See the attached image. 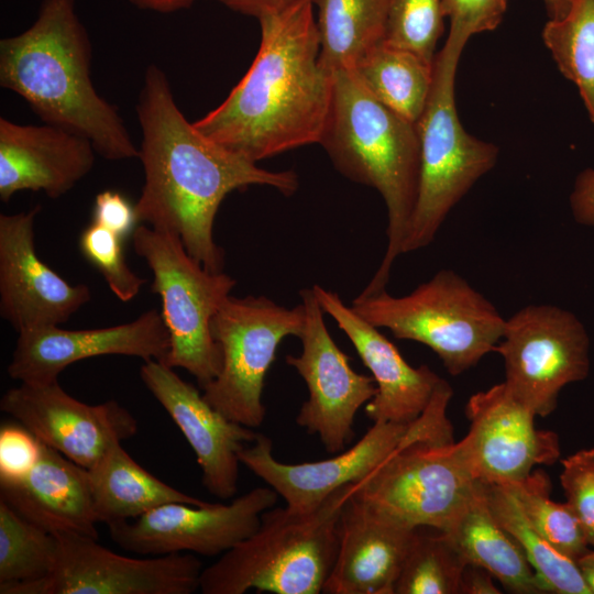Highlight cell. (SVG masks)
Masks as SVG:
<instances>
[{
	"instance_id": "cell-1",
	"label": "cell",
	"mask_w": 594,
	"mask_h": 594,
	"mask_svg": "<svg viewBox=\"0 0 594 594\" xmlns=\"http://www.w3.org/2000/svg\"><path fill=\"white\" fill-rule=\"evenodd\" d=\"M136 113L144 169L134 206L138 222L176 234L206 270L221 272L224 253L213 240V222L227 195L262 185L290 196L299 186L297 174L261 168L205 136L179 110L165 73L156 65L145 70Z\"/></svg>"
},
{
	"instance_id": "cell-2",
	"label": "cell",
	"mask_w": 594,
	"mask_h": 594,
	"mask_svg": "<svg viewBox=\"0 0 594 594\" xmlns=\"http://www.w3.org/2000/svg\"><path fill=\"white\" fill-rule=\"evenodd\" d=\"M314 0L261 16V43L226 100L194 125L253 162L319 143L332 101Z\"/></svg>"
},
{
	"instance_id": "cell-3",
	"label": "cell",
	"mask_w": 594,
	"mask_h": 594,
	"mask_svg": "<svg viewBox=\"0 0 594 594\" xmlns=\"http://www.w3.org/2000/svg\"><path fill=\"white\" fill-rule=\"evenodd\" d=\"M90 63L75 0H42L30 28L0 41V85L45 123L88 139L107 160L139 157L117 108L95 89Z\"/></svg>"
},
{
	"instance_id": "cell-4",
	"label": "cell",
	"mask_w": 594,
	"mask_h": 594,
	"mask_svg": "<svg viewBox=\"0 0 594 594\" xmlns=\"http://www.w3.org/2000/svg\"><path fill=\"white\" fill-rule=\"evenodd\" d=\"M332 101L319 144L352 182L376 189L387 209V246L362 296L386 288L416 207L420 144L416 123L375 99L351 69L332 72Z\"/></svg>"
},
{
	"instance_id": "cell-5",
	"label": "cell",
	"mask_w": 594,
	"mask_h": 594,
	"mask_svg": "<svg viewBox=\"0 0 594 594\" xmlns=\"http://www.w3.org/2000/svg\"><path fill=\"white\" fill-rule=\"evenodd\" d=\"M351 485L332 493L310 513L286 506L265 510L251 536L204 568L199 591L321 593L337 557L340 514Z\"/></svg>"
},
{
	"instance_id": "cell-6",
	"label": "cell",
	"mask_w": 594,
	"mask_h": 594,
	"mask_svg": "<svg viewBox=\"0 0 594 594\" xmlns=\"http://www.w3.org/2000/svg\"><path fill=\"white\" fill-rule=\"evenodd\" d=\"M466 43V38L449 33L435 57L430 96L416 123L419 187L403 254L429 245L452 208L498 158V147L468 133L458 116L455 76Z\"/></svg>"
},
{
	"instance_id": "cell-7",
	"label": "cell",
	"mask_w": 594,
	"mask_h": 594,
	"mask_svg": "<svg viewBox=\"0 0 594 594\" xmlns=\"http://www.w3.org/2000/svg\"><path fill=\"white\" fill-rule=\"evenodd\" d=\"M351 308L397 339L427 345L453 376L495 351L506 322L484 295L452 270L439 271L405 296H392L386 289L359 295Z\"/></svg>"
},
{
	"instance_id": "cell-8",
	"label": "cell",
	"mask_w": 594,
	"mask_h": 594,
	"mask_svg": "<svg viewBox=\"0 0 594 594\" xmlns=\"http://www.w3.org/2000/svg\"><path fill=\"white\" fill-rule=\"evenodd\" d=\"M480 481L462 440L436 439L424 416L375 470L351 485L354 496L414 529L444 532L475 494Z\"/></svg>"
},
{
	"instance_id": "cell-9",
	"label": "cell",
	"mask_w": 594,
	"mask_h": 594,
	"mask_svg": "<svg viewBox=\"0 0 594 594\" xmlns=\"http://www.w3.org/2000/svg\"><path fill=\"white\" fill-rule=\"evenodd\" d=\"M132 240L135 253L153 273L152 292L162 299L161 315L169 334L163 363L186 370L204 388L222 366L211 321L237 280L222 271L206 270L174 233L138 226Z\"/></svg>"
},
{
	"instance_id": "cell-10",
	"label": "cell",
	"mask_w": 594,
	"mask_h": 594,
	"mask_svg": "<svg viewBox=\"0 0 594 594\" xmlns=\"http://www.w3.org/2000/svg\"><path fill=\"white\" fill-rule=\"evenodd\" d=\"M304 326L302 304L287 308L265 296H230L211 321L222 366L202 388L204 398L228 419L260 427L266 413L262 402L265 376L282 341L299 338Z\"/></svg>"
},
{
	"instance_id": "cell-11",
	"label": "cell",
	"mask_w": 594,
	"mask_h": 594,
	"mask_svg": "<svg viewBox=\"0 0 594 594\" xmlns=\"http://www.w3.org/2000/svg\"><path fill=\"white\" fill-rule=\"evenodd\" d=\"M590 337L580 319L554 305H529L505 322L495 351L505 384L536 416H549L568 384L590 373Z\"/></svg>"
},
{
	"instance_id": "cell-12",
	"label": "cell",
	"mask_w": 594,
	"mask_h": 594,
	"mask_svg": "<svg viewBox=\"0 0 594 594\" xmlns=\"http://www.w3.org/2000/svg\"><path fill=\"white\" fill-rule=\"evenodd\" d=\"M53 571L43 580L9 586L0 594H193L204 570L193 553L135 558L116 553L98 539L58 534Z\"/></svg>"
},
{
	"instance_id": "cell-13",
	"label": "cell",
	"mask_w": 594,
	"mask_h": 594,
	"mask_svg": "<svg viewBox=\"0 0 594 594\" xmlns=\"http://www.w3.org/2000/svg\"><path fill=\"white\" fill-rule=\"evenodd\" d=\"M299 294L305 309L301 352L285 358L309 393L296 422L308 433L318 435L328 453H339L353 439L358 410L375 396L377 388L372 376L352 369L350 358L336 344L312 287Z\"/></svg>"
},
{
	"instance_id": "cell-14",
	"label": "cell",
	"mask_w": 594,
	"mask_h": 594,
	"mask_svg": "<svg viewBox=\"0 0 594 594\" xmlns=\"http://www.w3.org/2000/svg\"><path fill=\"white\" fill-rule=\"evenodd\" d=\"M278 496L267 485L229 504L168 503L135 519L108 525L109 534L123 550L140 556L189 552L220 557L257 529L262 514Z\"/></svg>"
},
{
	"instance_id": "cell-15",
	"label": "cell",
	"mask_w": 594,
	"mask_h": 594,
	"mask_svg": "<svg viewBox=\"0 0 594 594\" xmlns=\"http://www.w3.org/2000/svg\"><path fill=\"white\" fill-rule=\"evenodd\" d=\"M0 409L41 442L87 470L139 429L134 416L118 402L82 403L66 393L58 381L21 383L2 395Z\"/></svg>"
},
{
	"instance_id": "cell-16",
	"label": "cell",
	"mask_w": 594,
	"mask_h": 594,
	"mask_svg": "<svg viewBox=\"0 0 594 594\" xmlns=\"http://www.w3.org/2000/svg\"><path fill=\"white\" fill-rule=\"evenodd\" d=\"M470 430L462 439L476 477L487 484H513L536 465L560 458L558 435L535 427V413L505 382L473 394L465 405Z\"/></svg>"
},
{
	"instance_id": "cell-17",
	"label": "cell",
	"mask_w": 594,
	"mask_h": 594,
	"mask_svg": "<svg viewBox=\"0 0 594 594\" xmlns=\"http://www.w3.org/2000/svg\"><path fill=\"white\" fill-rule=\"evenodd\" d=\"M410 424L374 422L354 446L315 462L276 460L272 440L262 433L244 444L238 455L245 468L284 498L287 508L310 513L332 493L361 481L385 461L400 446Z\"/></svg>"
},
{
	"instance_id": "cell-18",
	"label": "cell",
	"mask_w": 594,
	"mask_h": 594,
	"mask_svg": "<svg viewBox=\"0 0 594 594\" xmlns=\"http://www.w3.org/2000/svg\"><path fill=\"white\" fill-rule=\"evenodd\" d=\"M41 206L0 215V314L18 332L66 322L90 298L87 285H70L44 262L34 245Z\"/></svg>"
},
{
	"instance_id": "cell-19",
	"label": "cell",
	"mask_w": 594,
	"mask_h": 594,
	"mask_svg": "<svg viewBox=\"0 0 594 594\" xmlns=\"http://www.w3.org/2000/svg\"><path fill=\"white\" fill-rule=\"evenodd\" d=\"M168 350L169 334L156 310L143 312L131 322L107 328L37 327L19 332L8 374L20 383H52L67 366L89 358L119 354L163 363Z\"/></svg>"
},
{
	"instance_id": "cell-20",
	"label": "cell",
	"mask_w": 594,
	"mask_h": 594,
	"mask_svg": "<svg viewBox=\"0 0 594 594\" xmlns=\"http://www.w3.org/2000/svg\"><path fill=\"white\" fill-rule=\"evenodd\" d=\"M140 376L195 452L205 488L219 499L232 498L238 492L239 451L258 432L228 419L160 361H145Z\"/></svg>"
},
{
	"instance_id": "cell-21",
	"label": "cell",
	"mask_w": 594,
	"mask_h": 594,
	"mask_svg": "<svg viewBox=\"0 0 594 594\" xmlns=\"http://www.w3.org/2000/svg\"><path fill=\"white\" fill-rule=\"evenodd\" d=\"M312 289L324 314L345 333L372 374L377 392L365 407L367 417L373 422L404 425L416 420L442 378L427 365H409L378 328L348 307L337 293L317 284Z\"/></svg>"
},
{
	"instance_id": "cell-22",
	"label": "cell",
	"mask_w": 594,
	"mask_h": 594,
	"mask_svg": "<svg viewBox=\"0 0 594 594\" xmlns=\"http://www.w3.org/2000/svg\"><path fill=\"white\" fill-rule=\"evenodd\" d=\"M417 529L374 509L350 492L340 514L337 557L322 593L395 594Z\"/></svg>"
},
{
	"instance_id": "cell-23",
	"label": "cell",
	"mask_w": 594,
	"mask_h": 594,
	"mask_svg": "<svg viewBox=\"0 0 594 594\" xmlns=\"http://www.w3.org/2000/svg\"><path fill=\"white\" fill-rule=\"evenodd\" d=\"M95 153L88 139L62 127L0 118V199L21 190L58 198L91 170Z\"/></svg>"
},
{
	"instance_id": "cell-24",
	"label": "cell",
	"mask_w": 594,
	"mask_h": 594,
	"mask_svg": "<svg viewBox=\"0 0 594 594\" xmlns=\"http://www.w3.org/2000/svg\"><path fill=\"white\" fill-rule=\"evenodd\" d=\"M0 499L34 525L54 534L98 539L87 469L41 442L29 472L0 480Z\"/></svg>"
},
{
	"instance_id": "cell-25",
	"label": "cell",
	"mask_w": 594,
	"mask_h": 594,
	"mask_svg": "<svg viewBox=\"0 0 594 594\" xmlns=\"http://www.w3.org/2000/svg\"><path fill=\"white\" fill-rule=\"evenodd\" d=\"M442 534L466 564L483 568L506 591L515 594L544 593L522 549L492 513L484 482Z\"/></svg>"
},
{
	"instance_id": "cell-26",
	"label": "cell",
	"mask_w": 594,
	"mask_h": 594,
	"mask_svg": "<svg viewBox=\"0 0 594 594\" xmlns=\"http://www.w3.org/2000/svg\"><path fill=\"white\" fill-rule=\"evenodd\" d=\"M87 471L97 520L107 526L135 519L168 503L211 504L157 479L135 462L121 443Z\"/></svg>"
},
{
	"instance_id": "cell-27",
	"label": "cell",
	"mask_w": 594,
	"mask_h": 594,
	"mask_svg": "<svg viewBox=\"0 0 594 594\" xmlns=\"http://www.w3.org/2000/svg\"><path fill=\"white\" fill-rule=\"evenodd\" d=\"M320 62L329 70L353 69L384 42L388 0H314Z\"/></svg>"
},
{
	"instance_id": "cell-28",
	"label": "cell",
	"mask_w": 594,
	"mask_h": 594,
	"mask_svg": "<svg viewBox=\"0 0 594 594\" xmlns=\"http://www.w3.org/2000/svg\"><path fill=\"white\" fill-rule=\"evenodd\" d=\"M351 70L375 99L405 120L417 123L430 96L433 64L383 42Z\"/></svg>"
},
{
	"instance_id": "cell-29",
	"label": "cell",
	"mask_w": 594,
	"mask_h": 594,
	"mask_svg": "<svg viewBox=\"0 0 594 594\" xmlns=\"http://www.w3.org/2000/svg\"><path fill=\"white\" fill-rule=\"evenodd\" d=\"M485 487L492 513L522 549L544 593L592 594L578 562L557 551L530 525L508 486L485 483Z\"/></svg>"
},
{
	"instance_id": "cell-30",
	"label": "cell",
	"mask_w": 594,
	"mask_h": 594,
	"mask_svg": "<svg viewBox=\"0 0 594 594\" xmlns=\"http://www.w3.org/2000/svg\"><path fill=\"white\" fill-rule=\"evenodd\" d=\"M541 35L560 73L578 87L594 124V0H572L569 12L549 20Z\"/></svg>"
},
{
	"instance_id": "cell-31",
	"label": "cell",
	"mask_w": 594,
	"mask_h": 594,
	"mask_svg": "<svg viewBox=\"0 0 594 594\" xmlns=\"http://www.w3.org/2000/svg\"><path fill=\"white\" fill-rule=\"evenodd\" d=\"M56 535L34 525L0 499V590L40 581L51 574Z\"/></svg>"
},
{
	"instance_id": "cell-32",
	"label": "cell",
	"mask_w": 594,
	"mask_h": 594,
	"mask_svg": "<svg viewBox=\"0 0 594 594\" xmlns=\"http://www.w3.org/2000/svg\"><path fill=\"white\" fill-rule=\"evenodd\" d=\"M507 485L530 525L561 554L578 562L591 547L579 518L565 503L550 498L551 483L542 470Z\"/></svg>"
},
{
	"instance_id": "cell-33",
	"label": "cell",
	"mask_w": 594,
	"mask_h": 594,
	"mask_svg": "<svg viewBox=\"0 0 594 594\" xmlns=\"http://www.w3.org/2000/svg\"><path fill=\"white\" fill-rule=\"evenodd\" d=\"M465 561L448 539L416 530L395 594H460Z\"/></svg>"
},
{
	"instance_id": "cell-34",
	"label": "cell",
	"mask_w": 594,
	"mask_h": 594,
	"mask_svg": "<svg viewBox=\"0 0 594 594\" xmlns=\"http://www.w3.org/2000/svg\"><path fill=\"white\" fill-rule=\"evenodd\" d=\"M444 18L441 0H388L384 43L433 64Z\"/></svg>"
},
{
	"instance_id": "cell-35",
	"label": "cell",
	"mask_w": 594,
	"mask_h": 594,
	"mask_svg": "<svg viewBox=\"0 0 594 594\" xmlns=\"http://www.w3.org/2000/svg\"><path fill=\"white\" fill-rule=\"evenodd\" d=\"M122 242L123 239L117 233L91 221L81 232L79 248L85 258L101 273L117 298L127 302L138 296L145 279L129 267Z\"/></svg>"
},
{
	"instance_id": "cell-36",
	"label": "cell",
	"mask_w": 594,
	"mask_h": 594,
	"mask_svg": "<svg viewBox=\"0 0 594 594\" xmlns=\"http://www.w3.org/2000/svg\"><path fill=\"white\" fill-rule=\"evenodd\" d=\"M560 484L566 503L594 547V448L581 449L561 460Z\"/></svg>"
},
{
	"instance_id": "cell-37",
	"label": "cell",
	"mask_w": 594,
	"mask_h": 594,
	"mask_svg": "<svg viewBox=\"0 0 594 594\" xmlns=\"http://www.w3.org/2000/svg\"><path fill=\"white\" fill-rule=\"evenodd\" d=\"M450 20L449 33L469 40L472 35L493 31L503 21L508 0H441Z\"/></svg>"
},
{
	"instance_id": "cell-38",
	"label": "cell",
	"mask_w": 594,
	"mask_h": 594,
	"mask_svg": "<svg viewBox=\"0 0 594 594\" xmlns=\"http://www.w3.org/2000/svg\"><path fill=\"white\" fill-rule=\"evenodd\" d=\"M41 441L22 425H3L0 430V480L22 476L40 457Z\"/></svg>"
},
{
	"instance_id": "cell-39",
	"label": "cell",
	"mask_w": 594,
	"mask_h": 594,
	"mask_svg": "<svg viewBox=\"0 0 594 594\" xmlns=\"http://www.w3.org/2000/svg\"><path fill=\"white\" fill-rule=\"evenodd\" d=\"M92 222L109 229L124 240L132 235L138 218L135 208L121 193L105 190L96 196Z\"/></svg>"
},
{
	"instance_id": "cell-40",
	"label": "cell",
	"mask_w": 594,
	"mask_h": 594,
	"mask_svg": "<svg viewBox=\"0 0 594 594\" xmlns=\"http://www.w3.org/2000/svg\"><path fill=\"white\" fill-rule=\"evenodd\" d=\"M570 207L578 223L594 230V168H586L576 176Z\"/></svg>"
},
{
	"instance_id": "cell-41",
	"label": "cell",
	"mask_w": 594,
	"mask_h": 594,
	"mask_svg": "<svg viewBox=\"0 0 594 594\" xmlns=\"http://www.w3.org/2000/svg\"><path fill=\"white\" fill-rule=\"evenodd\" d=\"M230 10L260 19L263 15L282 11L301 0H213Z\"/></svg>"
},
{
	"instance_id": "cell-42",
	"label": "cell",
	"mask_w": 594,
	"mask_h": 594,
	"mask_svg": "<svg viewBox=\"0 0 594 594\" xmlns=\"http://www.w3.org/2000/svg\"><path fill=\"white\" fill-rule=\"evenodd\" d=\"M494 576L481 566L466 564L460 594H499L501 591L494 584Z\"/></svg>"
},
{
	"instance_id": "cell-43",
	"label": "cell",
	"mask_w": 594,
	"mask_h": 594,
	"mask_svg": "<svg viewBox=\"0 0 594 594\" xmlns=\"http://www.w3.org/2000/svg\"><path fill=\"white\" fill-rule=\"evenodd\" d=\"M132 6L156 13H174L188 9L196 0H127Z\"/></svg>"
},
{
	"instance_id": "cell-44",
	"label": "cell",
	"mask_w": 594,
	"mask_h": 594,
	"mask_svg": "<svg viewBox=\"0 0 594 594\" xmlns=\"http://www.w3.org/2000/svg\"><path fill=\"white\" fill-rule=\"evenodd\" d=\"M578 565L594 594V550L590 549L582 558L578 560Z\"/></svg>"
},
{
	"instance_id": "cell-45",
	"label": "cell",
	"mask_w": 594,
	"mask_h": 594,
	"mask_svg": "<svg viewBox=\"0 0 594 594\" xmlns=\"http://www.w3.org/2000/svg\"><path fill=\"white\" fill-rule=\"evenodd\" d=\"M549 20L562 19L570 10L572 0H542Z\"/></svg>"
}]
</instances>
